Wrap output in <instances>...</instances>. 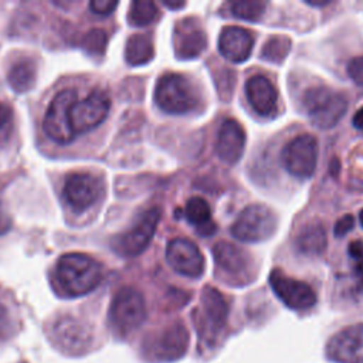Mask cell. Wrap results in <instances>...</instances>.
Returning <instances> with one entry per match:
<instances>
[{"label": "cell", "mask_w": 363, "mask_h": 363, "mask_svg": "<svg viewBox=\"0 0 363 363\" xmlns=\"http://www.w3.org/2000/svg\"><path fill=\"white\" fill-rule=\"evenodd\" d=\"M102 265L82 252H69L57 262V281L69 296H82L94 291L102 281Z\"/></svg>", "instance_id": "6da1fadb"}, {"label": "cell", "mask_w": 363, "mask_h": 363, "mask_svg": "<svg viewBox=\"0 0 363 363\" xmlns=\"http://www.w3.org/2000/svg\"><path fill=\"white\" fill-rule=\"evenodd\" d=\"M155 102L166 113L184 115L199 108L200 95L193 82L177 72L163 74L155 86Z\"/></svg>", "instance_id": "7a4b0ae2"}, {"label": "cell", "mask_w": 363, "mask_h": 363, "mask_svg": "<svg viewBox=\"0 0 363 363\" xmlns=\"http://www.w3.org/2000/svg\"><path fill=\"white\" fill-rule=\"evenodd\" d=\"M302 105L309 119L319 129H330L337 125L347 111V99L342 92L325 85H316L303 94Z\"/></svg>", "instance_id": "3957f363"}, {"label": "cell", "mask_w": 363, "mask_h": 363, "mask_svg": "<svg viewBox=\"0 0 363 363\" xmlns=\"http://www.w3.org/2000/svg\"><path fill=\"white\" fill-rule=\"evenodd\" d=\"M278 228V217L264 204H250L237 216L230 227L234 238L242 242H262L269 240Z\"/></svg>", "instance_id": "277c9868"}, {"label": "cell", "mask_w": 363, "mask_h": 363, "mask_svg": "<svg viewBox=\"0 0 363 363\" xmlns=\"http://www.w3.org/2000/svg\"><path fill=\"white\" fill-rule=\"evenodd\" d=\"M146 319V303L143 295L132 288H121L109 308V322L115 333L121 336L130 335L142 326Z\"/></svg>", "instance_id": "5b68a950"}, {"label": "cell", "mask_w": 363, "mask_h": 363, "mask_svg": "<svg viewBox=\"0 0 363 363\" xmlns=\"http://www.w3.org/2000/svg\"><path fill=\"white\" fill-rule=\"evenodd\" d=\"M216 268L228 285H247L257 272L251 254L230 241H218L213 247Z\"/></svg>", "instance_id": "8992f818"}, {"label": "cell", "mask_w": 363, "mask_h": 363, "mask_svg": "<svg viewBox=\"0 0 363 363\" xmlns=\"http://www.w3.org/2000/svg\"><path fill=\"white\" fill-rule=\"evenodd\" d=\"M318 152L319 146L313 135H298L284 146L281 162L289 174L298 179H306L316 169Z\"/></svg>", "instance_id": "52a82bcc"}, {"label": "cell", "mask_w": 363, "mask_h": 363, "mask_svg": "<svg viewBox=\"0 0 363 363\" xmlns=\"http://www.w3.org/2000/svg\"><path fill=\"white\" fill-rule=\"evenodd\" d=\"M160 217L162 210L159 207H152L146 210L130 230L118 235L113 240V250L123 257H136L142 254L150 244Z\"/></svg>", "instance_id": "ba28073f"}, {"label": "cell", "mask_w": 363, "mask_h": 363, "mask_svg": "<svg viewBox=\"0 0 363 363\" xmlns=\"http://www.w3.org/2000/svg\"><path fill=\"white\" fill-rule=\"evenodd\" d=\"M111 99L104 91H92L84 99H77L69 108L72 133L82 135L99 126L108 116Z\"/></svg>", "instance_id": "9c48e42d"}, {"label": "cell", "mask_w": 363, "mask_h": 363, "mask_svg": "<svg viewBox=\"0 0 363 363\" xmlns=\"http://www.w3.org/2000/svg\"><path fill=\"white\" fill-rule=\"evenodd\" d=\"M269 285L277 298L289 309L306 311L316 303V294L306 282L295 279L281 269L271 271Z\"/></svg>", "instance_id": "30bf717a"}, {"label": "cell", "mask_w": 363, "mask_h": 363, "mask_svg": "<svg viewBox=\"0 0 363 363\" xmlns=\"http://www.w3.org/2000/svg\"><path fill=\"white\" fill-rule=\"evenodd\" d=\"M75 101L77 92L64 89L54 96L45 112L44 130L57 143L67 145L75 139L69 125V108Z\"/></svg>", "instance_id": "8fae6325"}, {"label": "cell", "mask_w": 363, "mask_h": 363, "mask_svg": "<svg viewBox=\"0 0 363 363\" xmlns=\"http://www.w3.org/2000/svg\"><path fill=\"white\" fill-rule=\"evenodd\" d=\"M189 347V332L183 323L164 328L146 345V356L155 362H173L184 356Z\"/></svg>", "instance_id": "7c38bea8"}, {"label": "cell", "mask_w": 363, "mask_h": 363, "mask_svg": "<svg viewBox=\"0 0 363 363\" xmlns=\"http://www.w3.org/2000/svg\"><path fill=\"white\" fill-rule=\"evenodd\" d=\"M169 267L187 278H200L206 268V259L200 248L187 238H174L166 247Z\"/></svg>", "instance_id": "4fadbf2b"}, {"label": "cell", "mask_w": 363, "mask_h": 363, "mask_svg": "<svg viewBox=\"0 0 363 363\" xmlns=\"http://www.w3.org/2000/svg\"><path fill=\"white\" fill-rule=\"evenodd\" d=\"M326 356L335 363H363V323L335 333L326 345Z\"/></svg>", "instance_id": "5bb4252c"}, {"label": "cell", "mask_w": 363, "mask_h": 363, "mask_svg": "<svg viewBox=\"0 0 363 363\" xmlns=\"http://www.w3.org/2000/svg\"><path fill=\"white\" fill-rule=\"evenodd\" d=\"M102 193L101 180L91 173H71L67 176L62 194L69 207L78 213L89 208Z\"/></svg>", "instance_id": "9a60e30c"}, {"label": "cell", "mask_w": 363, "mask_h": 363, "mask_svg": "<svg viewBox=\"0 0 363 363\" xmlns=\"http://www.w3.org/2000/svg\"><path fill=\"white\" fill-rule=\"evenodd\" d=\"M174 54L180 60H193L203 54L207 47V35L201 23L194 17L179 20L173 31Z\"/></svg>", "instance_id": "2e32d148"}, {"label": "cell", "mask_w": 363, "mask_h": 363, "mask_svg": "<svg viewBox=\"0 0 363 363\" xmlns=\"http://www.w3.org/2000/svg\"><path fill=\"white\" fill-rule=\"evenodd\" d=\"M245 147V132L242 126L231 118L221 122L217 139H216V153L218 159L227 164H235Z\"/></svg>", "instance_id": "e0dca14e"}, {"label": "cell", "mask_w": 363, "mask_h": 363, "mask_svg": "<svg viewBox=\"0 0 363 363\" xmlns=\"http://www.w3.org/2000/svg\"><path fill=\"white\" fill-rule=\"evenodd\" d=\"M254 47V35L250 30L238 26H227L220 31L218 51L231 62L248 60Z\"/></svg>", "instance_id": "ac0fdd59"}, {"label": "cell", "mask_w": 363, "mask_h": 363, "mask_svg": "<svg viewBox=\"0 0 363 363\" xmlns=\"http://www.w3.org/2000/svg\"><path fill=\"white\" fill-rule=\"evenodd\" d=\"M245 98L250 106L261 116H269L277 111L278 91L264 75H254L245 82Z\"/></svg>", "instance_id": "d6986e66"}, {"label": "cell", "mask_w": 363, "mask_h": 363, "mask_svg": "<svg viewBox=\"0 0 363 363\" xmlns=\"http://www.w3.org/2000/svg\"><path fill=\"white\" fill-rule=\"evenodd\" d=\"M52 335L55 345L67 353H81V349L86 347L89 343L88 332L72 318L60 319L54 326Z\"/></svg>", "instance_id": "ffe728a7"}, {"label": "cell", "mask_w": 363, "mask_h": 363, "mask_svg": "<svg viewBox=\"0 0 363 363\" xmlns=\"http://www.w3.org/2000/svg\"><path fill=\"white\" fill-rule=\"evenodd\" d=\"M326 245V231L319 220H311L305 223L295 237L296 250L306 257H318L323 254Z\"/></svg>", "instance_id": "44dd1931"}, {"label": "cell", "mask_w": 363, "mask_h": 363, "mask_svg": "<svg viewBox=\"0 0 363 363\" xmlns=\"http://www.w3.org/2000/svg\"><path fill=\"white\" fill-rule=\"evenodd\" d=\"M201 309L211 330H220L228 318V303L224 295L214 286H204L201 292Z\"/></svg>", "instance_id": "7402d4cb"}, {"label": "cell", "mask_w": 363, "mask_h": 363, "mask_svg": "<svg viewBox=\"0 0 363 363\" xmlns=\"http://www.w3.org/2000/svg\"><path fill=\"white\" fill-rule=\"evenodd\" d=\"M186 218L197 227L203 235H210L216 231V224L211 221V210L208 203L201 197H191L186 203Z\"/></svg>", "instance_id": "603a6c76"}, {"label": "cell", "mask_w": 363, "mask_h": 363, "mask_svg": "<svg viewBox=\"0 0 363 363\" xmlns=\"http://www.w3.org/2000/svg\"><path fill=\"white\" fill-rule=\"evenodd\" d=\"M155 55V47L150 35L133 34L128 38L125 47V58L129 65L138 67L152 61Z\"/></svg>", "instance_id": "cb8c5ba5"}, {"label": "cell", "mask_w": 363, "mask_h": 363, "mask_svg": "<svg viewBox=\"0 0 363 363\" xmlns=\"http://www.w3.org/2000/svg\"><path fill=\"white\" fill-rule=\"evenodd\" d=\"M35 77H37V67L31 58H21L16 61L7 72V79L10 86L20 94L27 92L34 85Z\"/></svg>", "instance_id": "d4e9b609"}, {"label": "cell", "mask_w": 363, "mask_h": 363, "mask_svg": "<svg viewBox=\"0 0 363 363\" xmlns=\"http://www.w3.org/2000/svg\"><path fill=\"white\" fill-rule=\"evenodd\" d=\"M159 17V9L156 3L149 0L132 1L128 13V20L130 26L145 27L152 24Z\"/></svg>", "instance_id": "484cf974"}, {"label": "cell", "mask_w": 363, "mask_h": 363, "mask_svg": "<svg viewBox=\"0 0 363 363\" xmlns=\"http://www.w3.org/2000/svg\"><path fill=\"white\" fill-rule=\"evenodd\" d=\"M291 51V40L285 35L271 37L261 50V58L272 64L282 62Z\"/></svg>", "instance_id": "4316f807"}, {"label": "cell", "mask_w": 363, "mask_h": 363, "mask_svg": "<svg viewBox=\"0 0 363 363\" xmlns=\"http://www.w3.org/2000/svg\"><path fill=\"white\" fill-rule=\"evenodd\" d=\"M265 1H234L230 4L231 14L238 20L258 21L265 13Z\"/></svg>", "instance_id": "83f0119b"}, {"label": "cell", "mask_w": 363, "mask_h": 363, "mask_svg": "<svg viewBox=\"0 0 363 363\" xmlns=\"http://www.w3.org/2000/svg\"><path fill=\"white\" fill-rule=\"evenodd\" d=\"M106 44L108 34L105 30L101 28H94L88 31L81 41V47L84 48V51L91 55H102L105 52Z\"/></svg>", "instance_id": "f1b7e54d"}, {"label": "cell", "mask_w": 363, "mask_h": 363, "mask_svg": "<svg viewBox=\"0 0 363 363\" xmlns=\"http://www.w3.org/2000/svg\"><path fill=\"white\" fill-rule=\"evenodd\" d=\"M349 257L352 258L353 272L357 279L363 284V241H352L349 244Z\"/></svg>", "instance_id": "f546056e"}, {"label": "cell", "mask_w": 363, "mask_h": 363, "mask_svg": "<svg viewBox=\"0 0 363 363\" xmlns=\"http://www.w3.org/2000/svg\"><path fill=\"white\" fill-rule=\"evenodd\" d=\"M13 332V318L10 309L0 302V339H6Z\"/></svg>", "instance_id": "4dcf8cb0"}, {"label": "cell", "mask_w": 363, "mask_h": 363, "mask_svg": "<svg viewBox=\"0 0 363 363\" xmlns=\"http://www.w3.org/2000/svg\"><path fill=\"white\" fill-rule=\"evenodd\" d=\"M118 3L113 0H92L89 3V9L92 13L98 16H109L115 9Z\"/></svg>", "instance_id": "1f68e13d"}, {"label": "cell", "mask_w": 363, "mask_h": 363, "mask_svg": "<svg viewBox=\"0 0 363 363\" xmlns=\"http://www.w3.org/2000/svg\"><path fill=\"white\" fill-rule=\"evenodd\" d=\"M354 227V217L352 214H345L343 217H340L335 227H333V233L336 237H345L346 234H349Z\"/></svg>", "instance_id": "d6a6232c"}, {"label": "cell", "mask_w": 363, "mask_h": 363, "mask_svg": "<svg viewBox=\"0 0 363 363\" xmlns=\"http://www.w3.org/2000/svg\"><path fill=\"white\" fill-rule=\"evenodd\" d=\"M347 74L357 85L363 86V55L356 57L349 62Z\"/></svg>", "instance_id": "836d02e7"}, {"label": "cell", "mask_w": 363, "mask_h": 363, "mask_svg": "<svg viewBox=\"0 0 363 363\" xmlns=\"http://www.w3.org/2000/svg\"><path fill=\"white\" fill-rule=\"evenodd\" d=\"M11 227V218L10 216L4 211L1 203H0V234H4L10 230Z\"/></svg>", "instance_id": "e575fe53"}, {"label": "cell", "mask_w": 363, "mask_h": 363, "mask_svg": "<svg viewBox=\"0 0 363 363\" xmlns=\"http://www.w3.org/2000/svg\"><path fill=\"white\" fill-rule=\"evenodd\" d=\"M10 118H11V111H10V108H9L4 102L0 101V129L4 128V126L9 123Z\"/></svg>", "instance_id": "d590c367"}, {"label": "cell", "mask_w": 363, "mask_h": 363, "mask_svg": "<svg viewBox=\"0 0 363 363\" xmlns=\"http://www.w3.org/2000/svg\"><path fill=\"white\" fill-rule=\"evenodd\" d=\"M352 123L356 129H363V106L356 111V113L353 115Z\"/></svg>", "instance_id": "8d00e7d4"}, {"label": "cell", "mask_w": 363, "mask_h": 363, "mask_svg": "<svg viewBox=\"0 0 363 363\" xmlns=\"http://www.w3.org/2000/svg\"><path fill=\"white\" fill-rule=\"evenodd\" d=\"M163 4L169 9H182L186 6V1H169V0H163Z\"/></svg>", "instance_id": "74e56055"}, {"label": "cell", "mask_w": 363, "mask_h": 363, "mask_svg": "<svg viewBox=\"0 0 363 363\" xmlns=\"http://www.w3.org/2000/svg\"><path fill=\"white\" fill-rule=\"evenodd\" d=\"M308 6H312V7H323V6H328L330 4V1H305Z\"/></svg>", "instance_id": "f35d334b"}, {"label": "cell", "mask_w": 363, "mask_h": 363, "mask_svg": "<svg viewBox=\"0 0 363 363\" xmlns=\"http://www.w3.org/2000/svg\"><path fill=\"white\" fill-rule=\"evenodd\" d=\"M359 223H360V225L363 227V208H362L360 213H359Z\"/></svg>", "instance_id": "ab89813d"}]
</instances>
